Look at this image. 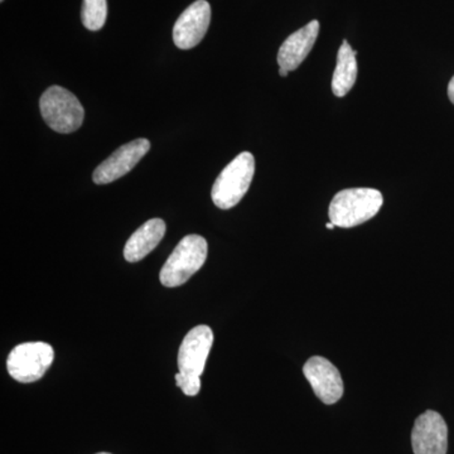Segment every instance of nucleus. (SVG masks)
<instances>
[{
  "label": "nucleus",
  "mask_w": 454,
  "mask_h": 454,
  "mask_svg": "<svg viewBox=\"0 0 454 454\" xmlns=\"http://www.w3.org/2000/svg\"><path fill=\"white\" fill-rule=\"evenodd\" d=\"M166 230V223L162 219L146 221L125 244V260L129 262H138L145 259L162 241Z\"/></svg>",
  "instance_id": "f8f14e48"
},
{
  "label": "nucleus",
  "mask_w": 454,
  "mask_h": 454,
  "mask_svg": "<svg viewBox=\"0 0 454 454\" xmlns=\"http://www.w3.org/2000/svg\"><path fill=\"white\" fill-rule=\"evenodd\" d=\"M212 343H214V333L208 325H201L192 328L184 336L179 348V372L201 378L206 361L210 355Z\"/></svg>",
  "instance_id": "9d476101"
},
{
  "label": "nucleus",
  "mask_w": 454,
  "mask_h": 454,
  "mask_svg": "<svg viewBox=\"0 0 454 454\" xmlns=\"http://www.w3.org/2000/svg\"><path fill=\"white\" fill-rule=\"evenodd\" d=\"M107 18L106 0H83L82 9V25L89 31H100Z\"/></svg>",
  "instance_id": "4468645a"
},
{
  "label": "nucleus",
  "mask_w": 454,
  "mask_h": 454,
  "mask_svg": "<svg viewBox=\"0 0 454 454\" xmlns=\"http://www.w3.org/2000/svg\"><path fill=\"white\" fill-rule=\"evenodd\" d=\"M319 33L318 20H312L303 28L289 35L278 52V65L286 71H294L307 59L315 46Z\"/></svg>",
  "instance_id": "9b49d317"
},
{
  "label": "nucleus",
  "mask_w": 454,
  "mask_h": 454,
  "mask_svg": "<svg viewBox=\"0 0 454 454\" xmlns=\"http://www.w3.org/2000/svg\"><path fill=\"white\" fill-rule=\"evenodd\" d=\"M211 22V7L206 0L192 3L173 27V41L181 50L196 47L205 37Z\"/></svg>",
  "instance_id": "6e6552de"
},
{
  "label": "nucleus",
  "mask_w": 454,
  "mask_h": 454,
  "mask_svg": "<svg viewBox=\"0 0 454 454\" xmlns=\"http://www.w3.org/2000/svg\"><path fill=\"white\" fill-rule=\"evenodd\" d=\"M255 173V160L249 152H243L223 168L215 181L211 199L221 210H230L243 200Z\"/></svg>",
  "instance_id": "7ed1b4c3"
},
{
  "label": "nucleus",
  "mask_w": 454,
  "mask_h": 454,
  "mask_svg": "<svg viewBox=\"0 0 454 454\" xmlns=\"http://www.w3.org/2000/svg\"><path fill=\"white\" fill-rule=\"evenodd\" d=\"M2 2H3V0H2Z\"/></svg>",
  "instance_id": "aec40b11"
},
{
  "label": "nucleus",
  "mask_w": 454,
  "mask_h": 454,
  "mask_svg": "<svg viewBox=\"0 0 454 454\" xmlns=\"http://www.w3.org/2000/svg\"><path fill=\"white\" fill-rule=\"evenodd\" d=\"M414 454H447L448 427L437 411H427L415 420L411 432Z\"/></svg>",
  "instance_id": "0eeeda50"
},
{
  "label": "nucleus",
  "mask_w": 454,
  "mask_h": 454,
  "mask_svg": "<svg viewBox=\"0 0 454 454\" xmlns=\"http://www.w3.org/2000/svg\"><path fill=\"white\" fill-rule=\"evenodd\" d=\"M325 227H327L328 230H333L334 227L336 226H334V223H328L327 225H325Z\"/></svg>",
  "instance_id": "a211bd4d"
},
{
  "label": "nucleus",
  "mask_w": 454,
  "mask_h": 454,
  "mask_svg": "<svg viewBox=\"0 0 454 454\" xmlns=\"http://www.w3.org/2000/svg\"><path fill=\"white\" fill-rule=\"evenodd\" d=\"M97 454H112V453L101 452V453H97Z\"/></svg>",
  "instance_id": "6ab92c4d"
},
{
  "label": "nucleus",
  "mask_w": 454,
  "mask_h": 454,
  "mask_svg": "<svg viewBox=\"0 0 454 454\" xmlns=\"http://www.w3.org/2000/svg\"><path fill=\"white\" fill-rule=\"evenodd\" d=\"M384 197L373 188H348L333 197L328 208L331 223L349 229L372 220L380 211Z\"/></svg>",
  "instance_id": "f257e3e1"
},
{
  "label": "nucleus",
  "mask_w": 454,
  "mask_h": 454,
  "mask_svg": "<svg viewBox=\"0 0 454 454\" xmlns=\"http://www.w3.org/2000/svg\"><path fill=\"white\" fill-rule=\"evenodd\" d=\"M149 149L151 143L145 138L131 140L130 143L121 145L97 167L92 175V181L97 184H107L124 177L148 153Z\"/></svg>",
  "instance_id": "423d86ee"
},
{
  "label": "nucleus",
  "mask_w": 454,
  "mask_h": 454,
  "mask_svg": "<svg viewBox=\"0 0 454 454\" xmlns=\"http://www.w3.org/2000/svg\"><path fill=\"white\" fill-rule=\"evenodd\" d=\"M303 373L317 397L325 404L333 405L343 395V381L339 369L327 358L310 357L303 366Z\"/></svg>",
  "instance_id": "1a4fd4ad"
},
{
  "label": "nucleus",
  "mask_w": 454,
  "mask_h": 454,
  "mask_svg": "<svg viewBox=\"0 0 454 454\" xmlns=\"http://www.w3.org/2000/svg\"><path fill=\"white\" fill-rule=\"evenodd\" d=\"M448 97H450V100L454 104V76L450 80V85H448Z\"/></svg>",
  "instance_id": "dca6fc26"
},
{
  "label": "nucleus",
  "mask_w": 454,
  "mask_h": 454,
  "mask_svg": "<svg viewBox=\"0 0 454 454\" xmlns=\"http://www.w3.org/2000/svg\"><path fill=\"white\" fill-rule=\"evenodd\" d=\"M289 71L284 70V68H279V74L282 77L288 76Z\"/></svg>",
  "instance_id": "f3484780"
},
{
  "label": "nucleus",
  "mask_w": 454,
  "mask_h": 454,
  "mask_svg": "<svg viewBox=\"0 0 454 454\" xmlns=\"http://www.w3.org/2000/svg\"><path fill=\"white\" fill-rule=\"evenodd\" d=\"M356 51L352 50L348 41H343L337 53V65L333 77V91L336 97L343 98L351 91L357 79Z\"/></svg>",
  "instance_id": "ddd939ff"
},
{
  "label": "nucleus",
  "mask_w": 454,
  "mask_h": 454,
  "mask_svg": "<svg viewBox=\"0 0 454 454\" xmlns=\"http://www.w3.org/2000/svg\"><path fill=\"white\" fill-rule=\"evenodd\" d=\"M40 110L51 129L61 134L79 130L85 119V110L79 98L61 86H51L43 92Z\"/></svg>",
  "instance_id": "20e7f679"
},
{
  "label": "nucleus",
  "mask_w": 454,
  "mask_h": 454,
  "mask_svg": "<svg viewBox=\"0 0 454 454\" xmlns=\"http://www.w3.org/2000/svg\"><path fill=\"white\" fill-rule=\"evenodd\" d=\"M207 254L208 245L205 238L195 234L184 236L164 262L160 273V283L167 288L187 283L203 267Z\"/></svg>",
  "instance_id": "f03ea898"
},
{
  "label": "nucleus",
  "mask_w": 454,
  "mask_h": 454,
  "mask_svg": "<svg viewBox=\"0 0 454 454\" xmlns=\"http://www.w3.org/2000/svg\"><path fill=\"white\" fill-rule=\"evenodd\" d=\"M176 385L186 394L187 396H196L201 390V379L200 376L187 375V373H176Z\"/></svg>",
  "instance_id": "2eb2a0df"
},
{
  "label": "nucleus",
  "mask_w": 454,
  "mask_h": 454,
  "mask_svg": "<svg viewBox=\"0 0 454 454\" xmlns=\"http://www.w3.org/2000/svg\"><path fill=\"white\" fill-rule=\"evenodd\" d=\"M53 358H55V351L49 343H20L9 354L8 373L14 380L23 384L38 381L52 365Z\"/></svg>",
  "instance_id": "39448f33"
}]
</instances>
